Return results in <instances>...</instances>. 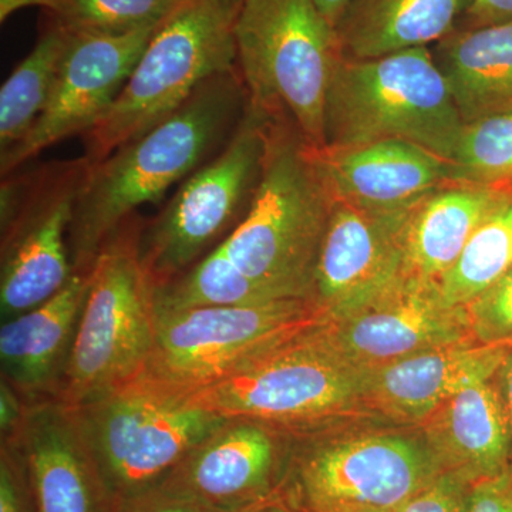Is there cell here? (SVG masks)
Wrapping results in <instances>:
<instances>
[{
    "label": "cell",
    "mask_w": 512,
    "mask_h": 512,
    "mask_svg": "<svg viewBox=\"0 0 512 512\" xmlns=\"http://www.w3.org/2000/svg\"><path fill=\"white\" fill-rule=\"evenodd\" d=\"M247 109L238 67L215 74L157 126L93 164L67 239L73 272H90L121 222L217 157Z\"/></svg>",
    "instance_id": "1"
},
{
    "label": "cell",
    "mask_w": 512,
    "mask_h": 512,
    "mask_svg": "<svg viewBox=\"0 0 512 512\" xmlns=\"http://www.w3.org/2000/svg\"><path fill=\"white\" fill-rule=\"evenodd\" d=\"M333 197L313 147L285 117H268L261 181L244 220L221 245L242 274L276 299H311Z\"/></svg>",
    "instance_id": "2"
},
{
    "label": "cell",
    "mask_w": 512,
    "mask_h": 512,
    "mask_svg": "<svg viewBox=\"0 0 512 512\" xmlns=\"http://www.w3.org/2000/svg\"><path fill=\"white\" fill-rule=\"evenodd\" d=\"M464 121L430 47L340 57L325 103V147L404 140L450 160Z\"/></svg>",
    "instance_id": "3"
},
{
    "label": "cell",
    "mask_w": 512,
    "mask_h": 512,
    "mask_svg": "<svg viewBox=\"0 0 512 512\" xmlns=\"http://www.w3.org/2000/svg\"><path fill=\"white\" fill-rule=\"evenodd\" d=\"M144 218L121 222L90 269L72 350L55 399L77 407L134 382L156 335L154 286L141 258Z\"/></svg>",
    "instance_id": "4"
},
{
    "label": "cell",
    "mask_w": 512,
    "mask_h": 512,
    "mask_svg": "<svg viewBox=\"0 0 512 512\" xmlns=\"http://www.w3.org/2000/svg\"><path fill=\"white\" fill-rule=\"evenodd\" d=\"M242 5L180 0L158 25L109 110L83 138L92 164L174 113L205 80L237 69L235 20Z\"/></svg>",
    "instance_id": "5"
},
{
    "label": "cell",
    "mask_w": 512,
    "mask_h": 512,
    "mask_svg": "<svg viewBox=\"0 0 512 512\" xmlns=\"http://www.w3.org/2000/svg\"><path fill=\"white\" fill-rule=\"evenodd\" d=\"M234 33L249 106L291 120L309 146L325 147L326 94L342 50L315 2L245 0Z\"/></svg>",
    "instance_id": "6"
},
{
    "label": "cell",
    "mask_w": 512,
    "mask_h": 512,
    "mask_svg": "<svg viewBox=\"0 0 512 512\" xmlns=\"http://www.w3.org/2000/svg\"><path fill=\"white\" fill-rule=\"evenodd\" d=\"M323 325L265 350L217 382L177 397L224 419L262 421L284 430L312 427L348 413L363 404L365 373L339 355Z\"/></svg>",
    "instance_id": "7"
},
{
    "label": "cell",
    "mask_w": 512,
    "mask_h": 512,
    "mask_svg": "<svg viewBox=\"0 0 512 512\" xmlns=\"http://www.w3.org/2000/svg\"><path fill=\"white\" fill-rule=\"evenodd\" d=\"M114 504L156 490L224 417L128 383L74 407Z\"/></svg>",
    "instance_id": "8"
},
{
    "label": "cell",
    "mask_w": 512,
    "mask_h": 512,
    "mask_svg": "<svg viewBox=\"0 0 512 512\" xmlns=\"http://www.w3.org/2000/svg\"><path fill=\"white\" fill-rule=\"evenodd\" d=\"M329 319L311 299L156 312L153 349L131 383L184 396Z\"/></svg>",
    "instance_id": "9"
},
{
    "label": "cell",
    "mask_w": 512,
    "mask_h": 512,
    "mask_svg": "<svg viewBox=\"0 0 512 512\" xmlns=\"http://www.w3.org/2000/svg\"><path fill=\"white\" fill-rule=\"evenodd\" d=\"M266 137L268 117L248 103L227 147L144 220L141 258L156 288L214 251L244 220L261 181Z\"/></svg>",
    "instance_id": "10"
},
{
    "label": "cell",
    "mask_w": 512,
    "mask_h": 512,
    "mask_svg": "<svg viewBox=\"0 0 512 512\" xmlns=\"http://www.w3.org/2000/svg\"><path fill=\"white\" fill-rule=\"evenodd\" d=\"M92 165L84 156L47 161L2 178V322L49 301L72 278L67 239Z\"/></svg>",
    "instance_id": "11"
},
{
    "label": "cell",
    "mask_w": 512,
    "mask_h": 512,
    "mask_svg": "<svg viewBox=\"0 0 512 512\" xmlns=\"http://www.w3.org/2000/svg\"><path fill=\"white\" fill-rule=\"evenodd\" d=\"M323 332L362 373L424 350L474 340L466 308L448 305L437 282L407 272L372 301L329 319Z\"/></svg>",
    "instance_id": "12"
},
{
    "label": "cell",
    "mask_w": 512,
    "mask_h": 512,
    "mask_svg": "<svg viewBox=\"0 0 512 512\" xmlns=\"http://www.w3.org/2000/svg\"><path fill=\"white\" fill-rule=\"evenodd\" d=\"M441 471L429 446L397 436H363L312 450L301 461L299 485L311 512L396 510Z\"/></svg>",
    "instance_id": "13"
},
{
    "label": "cell",
    "mask_w": 512,
    "mask_h": 512,
    "mask_svg": "<svg viewBox=\"0 0 512 512\" xmlns=\"http://www.w3.org/2000/svg\"><path fill=\"white\" fill-rule=\"evenodd\" d=\"M158 26L123 36L70 35L55 89L28 136L0 154L2 178L70 137L84 136L119 96Z\"/></svg>",
    "instance_id": "14"
},
{
    "label": "cell",
    "mask_w": 512,
    "mask_h": 512,
    "mask_svg": "<svg viewBox=\"0 0 512 512\" xmlns=\"http://www.w3.org/2000/svg\"><path fill=\"white\" fill-rule=\"evenodd\" d=\"M407 215H377L333 201L311 291V301L330 319L372 301L406 274Z\"/></svg>",
    "instance_id": "15"
},
{
    "label": "cell",
    "mask_w": 512,
    "mask_h": 512,
    "mask_svg": "<svg viewBox=\"0 0 512 512\" xmlns=\"http://www.w3.org/2000/svg\"><path fill=\"white\" fill-rule=\"evenodd\" d=\"M28 473L37 512H114L76 409L57 399L26 403L12 436Z\"/></svg>",
    "instance_id": "16"
},
{
    "label": "cell",
    "mask_w": 512,
    "mask_h": 512,
    "mask_svg": "<svg viewBox=\"0 0 512 512\" xmlns=\"http://www.w3.org/2000/svg\"><path fill=\"white\" fill-rule=\"evenodd\" d=\"M281 431L262 421L227 419L156 490L221 512L271 500Z\"/></svg>",
    "instance_id": "17"
},
{
    "label": "cell",
    "mask_w": 512,
    "mask_h": 512,
    "mask_svg": "<svg viewBox=\"0 0 512 512\" xmlns=\"http://www.w3.org/2000/svg\"><path fill=\"white\" fill-rule=\"evenodd\" d=\"M333 200L377 215L407 214L448 180L444 158L404 140L313 148Z\"/></svg>",
    "instance_id": "18"
},
{
    "label": "cell",
    "mask_w": 512,
    "mask_h": 512,
    "mask_svg": "<svg viewBox=\"0 0 512 512\" xmlns=\"http://www.w3.org/2000/svg\"><path fill=\"white\" fill-rule=\"evenodd\" d=\"M507 353L468 340L404 357L365 373L363 406L394 419L424 421L461 390L493 379Z\"/></svg>",
    "instance_id": "19"
},
{
    "label": "cell",
    "mask_w": 512,
    "mask_h": 512,
    "mask_svg": "<svg viewBox=\"0 0 512 512\" xmlns=\"http://www.w3.org/2000/svg\"><path fill=\"white\" fill-rule=\"evenodd\" d=\"M89 282L90 272H73L69 282L49 301L16 318L3 320L0 328L2 379L26 402L55 399Z\"/></svg>",
    "instance_id": "20"
},
{
    "label": "cell",
    "mask_w": 512,
    "mask_h": 512,
    "mask_svg": "<svg viewBox=\"0 0 512 512\" xmlns=\"http://www.w3.org/2000/svg\"><path fill=\"white\" fill-rule=\"evenodd\" d=\"M495 376L461 390L424 420L427 446L444 470L474 484L512 473L510 424Z\"/></svg>",
    "instance_id": "21"
},
{
    "label": "cell",
    "mask_w": 512,
    "mask_h": 512,
    "mask_svg": "<svg viewBox=\"0 0 512 512\" xmlns=\"http://www.w3.org/2000/svg\"><path fill=\"white\" fill-rule=\"evenodd\" d=\"M511 191L512 184L446 183L427 195L404 222L407 274L439 281L456 264L471 235Z\"/></svg>",
    "instance_id": "22"
},
{
    "label": "cell",
    "mask_w": 512,
    "mask_h": 512,
    "mask_svg": "<svg viewBox=\"0 0 512 512\" xmlns=\"http://www.w3.org/2000/svg\"><path fill=\"white\" fill-rule=\"evenodd\" d=\"M431 53L464 124L512 113V22L456 29Z\"/></svg>",
    "instance_id": "23"
},
{
    "label": "cell",
    "mask_w": 512,
    "mask_h": 512,
    "mask_svg": "<svg viewBox=\"0 0 512 512\" xmlns=\"http://www.w3.org/2000/svg\"><path fill=\"white\" fill-rule=\"evenodd\" d=\"M473 0H352L340 20V50L373 59L436 45L451 35Z\"/></svg>",
    "instance_id": "24"
},
{
    "label": "cell",
    "mask_w": 512,
    "mask_h": 512,
    "mask_svg": "<svg viewBox=\"0 0 512 512\" xmlns=\"http://www.w3.org/2000/svg\"><path fill=\"white\" fill-rule=\"evenodd\" d=\"M69 33L46 18L36 46L0 89V154L19 144L35 126L50 99Z\"/></svg>",
    "instance_id": "25"
},
{
    "label": "cell",
    "mask_w": 512,
    "mask_h": 512,
    "mask_svg": "<svg viewBox=\"0 0 512 512\" xmlns=\"http://www.w3.org/2000/svg\"><path fill=\"white\" fill-rule=\"evenodd\" d=\"M512 268V191L468 239L453 268L441 276L444 301L466 308Z\"/></svg>",
    "instance_id": "26"
},
{
    "label": "cell",
    "mask_w": 512,
    "mask_h": 512,
    "mask_svg": "<svg viewBox=\"0 0 512 512\" xmlns=\"http://www.w3.org/2000/svg\"><path fill=\"white\" fill-rule=\"evenodd\" d=\"M271 301L278 299L242 274L221 247L205 255L183 274L154 289L156 312Z\"/></svg>",
    "instance_id": "27"
},
{
    "label": "cell",
    "mask_w": 512,
    "mask_h": 512,
    "mask_svg": "<svg viewBox=\"0 0 512 512\" xmlns=\"http://www.w3.org/2000/svg\"><path fill=\"white\" fill-rule=\"evenodd\" d=\"M180 0H49L47 19L70 35L123 36L160 25Z\"/></svg>",
    "instance_id": "28"
},
{
    "label": "cell",
    "mask_w": 512,
    "mask_h": 512,
    "mask_svg": "<svg viewBox=\"0 0 512 512\" xmlns=\"http://www.w3.org/2000/svg\"><path fill=\"white\" fill-rule=\"evenodd\" d=\"M447 164L450 183L512 184V113L464 124Z\"/></svg>",
    "instance_id": "29"
},
{
    "label": "cell",
    "mask_w": 512,
    "mask_h": 512,
    "mask_svg": "<svg viewBox=\"0 0 512 512\" xmlns=\"http://www.w3.org/2000/svg\"><path fill=\"white\" fill-rule=\"evenodd\" d=\"M468 323L481 345L512 349V268L466 306Z\"/></svg>",
    "instance_id": "30"
},
{
    "label": "cell",
    "mask_w": 512,
    "mask_h": 512,
    "mask_svg": "<svg viewBox=\"0 0 512 512\" xmlns=\"http://www.w3.org/2000/svg\"><path fill=\"white\" fill-rule=\"evenodd\" d=\"M474 483L453 470L441 471L394 512H470Z\"/></svg>",
    "instance_id": "31"
},
{
    "label": "cell",
    "mask_w": 512,
    "mask_h": 512,
    "mask_svg": "<svg viewBox=\"0 0 512 512\" xmlns=\"http://www.w3.org/2000/svg\"><path fill=\"white\" fill-rule=\"evenodd\" d=\"M0 512H37L25 464L8 441L0 446Z\"/></svg>",
    "instance_id": "32"
},
{
    "label": "cell",
    "mask_w": 512,
    "mask_h": 512,
    "mask_svg": "<svg viewBox=\"0 0 512 512\" xmlns=\"http://www.w3.org/2000/svg\"><path fill=\"white\" fill-rule=\"evenodd\" d=\"M470 512H512V473L474 484Z\"/></svg>",
    "instance_id": "33"
},
{
    "label": "cell",
    "mask_w": 512,
    "mask_h": 512,
    "mask_svg": "<svg viewBox=\"0 0 512 512\" xmlns=\"http://www.w3.org/2000/svg\"><path fill=\"white\" fill-rule=\"evenodd\" d=\"M114 512H221L211 510L192 501L183 500V498L173 497V495L163 493L160 490H153L150 493L141 495L117 505Z\"/></svg>",
    "instance_id": "34"
},
{
    "label": "cell",
    "mask_w": 512,
    "mask_h": 512,
    "mask_svg": "<svg viewBox=\"0 0 512 512\" xmlns=\"http://www.w3.org/2000/svg\"><path fill=\"white\" fill-rule=\"evenodd\" d=\"M512 22V0H473L457 29Z\"/></svg>",
    "instance_id": "35"
},
{
    "label": "cell",
    "mask_w": 512,
    "mask_h": 512,
    "mask_svg": "<svg viewBox=\"0 0 512 512\" xmlns=\"http://www.w3.org/2000/svg\"><path fill=\"white\" fill-rule=\"evenodd\" d=\"M26 400L6 380L0 382V431L2 439L18 429L26 410Z\"/></svg>",
    "instance_id": "36"
},
{
    "label": "cell",
    "mask_w": 512,
    "mask_h": 512,
    "mask_svg": "<svg viewBox=\"0 0 512 512\" xmlns=\"http://www.w3.org/2000/svg\"><path fill=\"white\" fill-rule=\"evenodd\" d=\"M498 389H500L501 397L507 412L508 424H510L511 433V471H512V349L508 350L503 365L498 370L497 376Z\"/></svg>",
    "instance_id": "37"
},
{
    "label": "cell",
    "mask_w": 512,
    "mask_h": 512,
    "mask_svg": "<svg viewBox=\"0 0 512 512\" xmlns=\"http://www.w3.org/2000/svg\"><path fill=\"white\" fill-rule=\"evenodd\" d=\"M313 2L319 12L328 19L330 25L336 29L352 0H313Z\"/></svg>",
    "instance_id": "38"
},
{
    "label": "cell",
    "mask_w": 512,
    "mask_h": 512,
    "mask_svg": "<svg viewBox=\"0 0 512 512\" xmlns=\"http://www.w3.org/2000/svg\"><path fill=\"white\" fill-rule=\"evenodd\" d=\"M49 0H0V22L5 23L6 20L13 15L25 8H36L46 9Z\"/></svg>",
    "instance_id": "39"
},
{
    "label": "cell",
    "mask_w": 512,
    "mask_h": 512,
    "mask_svg": "<svg viewBox=\"0 0 512 512\" xmlns=\"http://www.w3.org/2000/svg\"><path fill=\"white\" fill-rule=\"evenodd\" d=\"M234 512H293L284 501L279 498H271V500L262 501V503L251 505V507L242 508V510Z\"/></svg>",
    "instance_id": "40"
},
{
    "label": "cell",
    "mask_w": 512,
    "mask_h": 512,
    "mask_svg": "<svg viewBox=\"0 0 512 512\" xmlns=\"http://www.w3.org/2000/svg\"><path fill=\"white\" fill-rule=\"evenodd\" d=\"M319 512H394V510H386V508H373V507H343L333 508V510L319 511Z\"/></svg>",
    "instance_id": "41"
},
{
    "label": "cell",
    "mask_w": 512,
    "mask_h": 512,
    "mask_svg": "<svg viewBox=\"0 0 512 512\" xmlns=\"http://www.w3.org/2000/svg\"><path fill=\"white\" fill-rule=\"evenodd\" d=\"M228 2L234 3V5H242L245 0H228Z\"/></svg>",
    "instance_id": "42"
}]
</instances>
